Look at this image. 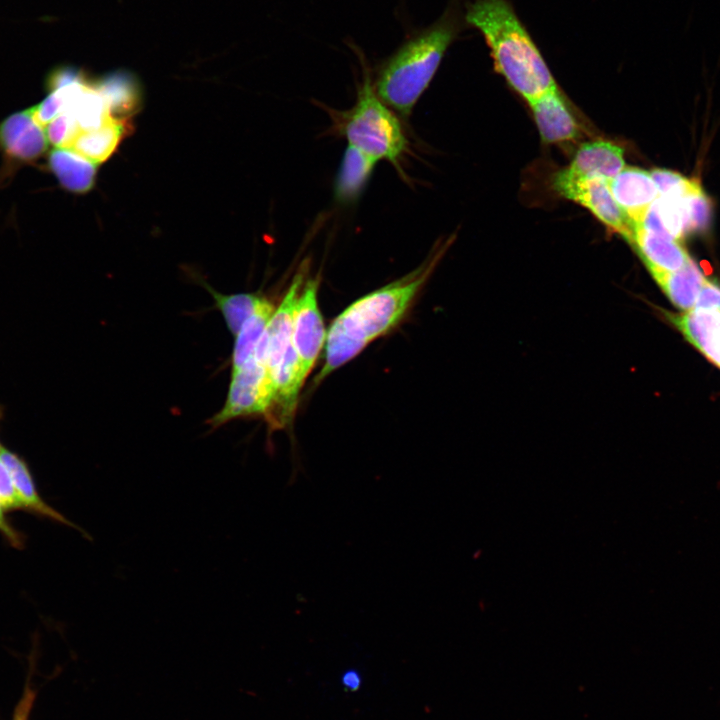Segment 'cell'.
<instances>
[{"label":"cell","instance_id":"4","mask_svg":"<svg viewBox=\"0 0 720 720\" xmlns=\"http://www.w3.org/2000/svg\"><path fill=\"white\" fill-rule=\"evenodd\" d=\"M362 64L356 103L341 114L338 127L348 145L377 161H388L402 173L400 162L409 142L399 119L376 94L369 69Z\"/></svg>","mask_w":720,"mask_h":720},{"label":"cell","instance_id":"17","mask_svg":"<svg viewBox=\"0 0 720 720\" xmlns=\"http://www.w3.org/2000/svg\"><path fill=\"white\" fill-rule=\"evenodd\" d=\"M48 164L61 186L70 192L86 193L95 184L97 164L73 149L54 148Z\"/></svg>","mask_w":720,"mask_h":720},{"label":"cell","instance_id":"16","mask_svg":"<svg viewBox=\"0 0 720 720\" xmlns=\"http://www.w3.org/2000/svg\"><path fill=\"white\" fill-rule=\"evenodd\" d=\"M377 162L374 158L348 145L334 184V195L337 202L348 205L357 201Z\"/></svg>","mask_w":720,"mask_h":720},{"label":"cell","instance_id":"14","mask_svg":"<svg viewBox=\"0 0 720 720\" xmlns=\"http://www.w3.org/2000/svg\"><path fill=\"white\" fill-rule=\"evenodd\" d=\"M668 318L693 346L720 368V310L693 308L682 314H668Z\"/></svg>","mask_w":720,"mask_h":720},{"label":"cell","instance_id":"31","mask_svg":"<svg viewBox=\"0 0 720 720\" xmlns=\"http://www.w3.org/2000/svg\"><path fill=\"white\" fill-rule=\"evenodd\" d=\"M340 681L346 691L356 692L361 688L362 676L357 669L350 668L342 673Z\"/></svg>","mask_w":720,"mask_h":720},{"label":"cell","instance_id":"27","mask_svg":"<svg viewBox=\"0 0 720 720\" xmlns=\"http://www.w3.org/2000/svg\"><path fill=\"white\" fill-rule=\"evenodd\" d=\"M0 503L6 513L24 510L25 507L14 487L10 474L0 460Z\"/></svg>","mask_w":720,"mask_h":720},{"label":"cell","instance_id":"29","mask_svg":"<svg viewBox=\"0 0 720 720\" xmlns=\"http://www.w3.org/2000/svg\"><path fill=\"white\" fill-rule=\"evenodd\" d=\"M36 699V692L27 682L23 695L16 704L12 720H29Z\"/></svg>","mask_w":720,"mask_h":720},{"label":"cell","instance_id":"3","mask_svg":"<svg viewBox=\"0 0 720 720\" xmlns=\"http://www.w3.org/2000/svg\"><path fill=\"white\" fill-rule=\"evenodd\" d=\"M450 11L432 26L403 44L380 68L374 88L378 97L404 117L429 86L442 58L457 34Z\"/></svg>","mask_w":720,"mask_h":720},{"label":"cell","instance_id":"30","mask_svg":"<svg viewBox=\"0 0 720 720\" xmlns=\"http://www.w3.org/2000/svg\"><path fill=\"white\" fill-rule=\"evenodd\" d=\"M6 511L0 503V533L6 541L14 548H22L24 544L23 536L8 521Z\"/></svg>","mask_w":720,"mask_h":720},{"label":"cell","instance_id":"32","mask_svg":"<svg viewBox=\"0 0 720 720\" xmlns=\"http://www.w3.org/2000/svg\"><path fill=\"white\" fill-rule=\"evenodd\" d=\"M1 417H2V409H1V407H0V419H1ZM2 447H3V446H2L1 443H0V450L2 449Z\"/></svg>","mask_w":720,"mask_h":720},{"label":"cell","instance_id":"6","mask_svg":"<svg viewBox=\"0 0 720 720\" xmlns=\"http://www.w3.org/2000/svg\"><path fill=\"white\" fill-rule=\"evenodd\" d=\"M552 186L560 196L588 209L609 230L632 243L636 226L614 199L607 180L573 179L558 172Z\"/></svg>","mask_w":720,"mask_h":720},{"label":"cell","instance_id":"11","mask_svg":"<svg viewBox=\"0 0 720 720\" xmlns=\"http://www.w3.org/2000/svg\"><path fill=\"white\" fill-rule=\"evenodd\" d=\"M653 278L685 267L690 257L679 241L645 230L638 225L631 243Z\"/></svg>","mask_w":720,"mask_h":720},{"label":"cell","instance_id":"9","mask_svg":"<svg viewBox=\"0 0 720 720\" xmlns=\"http://www.w3.org/2000/svg\"><path fill=\"white\" fill-rule=\"evenodd\" d=\"M607 182L621 209L635 226L640 225L659 194L650 172L637 167H624Z\"/></svg>","mask_w":720,"mask_h":720},{"label":"cell","instance_id":"8","mask_svg":"<svg viewBox=\"0 0 720 720\" xmlns=\"http://www.w3.org/2000/svg\"><path fill=\"white\" fill-rule=\"evenodd\" d=\"M43 128L35 121L32 107L13 113L0 123V146L16 160L33 161L49 143Z\"/></svg>","mask_w":720,"mask_h":720},{"label":"cell","instance_id":"25","mask_svg":"<svg viewBox=\"0 0 720 720\" xmlns=\"http://www.w3.org/2000/svg\"><path fill=\"white\" fill-rule=\"evenodd\" d=\"M650 174L660 196L683 198L698 183L666 169H653Z\"/></svg>","mask_w":720,"mask_h":720},{"label":"cell","instance_id":"2","mask_svg":"<svg viewBox=\"0 0 720 720\" xmlns=\"http://www.w3.org/2000/svg\"><path fill=\"white\" fill-rule=\"evenodd\" d=\"M465 20L491 50L495 70L529 104L557 84L540 51L507 0H475Z\"/></svg>","mask_w":720,"mask_h":720},{"label":"cell","instance_id":"13","mask_svg":"<svg viewBox=\"0 0 720 720\" xmlns=\"http://www.w3.org/2000/svg\"><path fill=\"white\" fill-rule=\"evenodd\" d=\"M303 272L300 271L294 276L288 291L280 305L275 309L265 330L267 338V369L271 380L292 341L293 316L303 287L305 274Z\"/></svg>","mask_w":720,"mask_h":720},{"label":"cell","instance_id":"5","mask_svg":"<svg viewBox=\"0 0 720 720\" xmlns=\"http://www.w3.org/2000/svg\"><path fill=\"white\" fill-rule=\"evenodd\" d=\"M273 395V384L266 365L252 356L237 371L231 372L226 401L209 424L217 428L233 419L265 414Z\"/></svg>","mask_w":720,"mask_h":720},{"label":"cell","instance_id":"22","mask_svg":"<svg viewBox=\"0 0 720 720\" xmlns=\"http://www.w3.org/2000/svg\"><path fill=\"white\" fill-rule=\"evenodd\" d=\"M221 312L228 330L236 336L245 321L255 312L264 297L252 293L222 294L205 284Z\"/></svg>","mask_w":720,"mask_h":720},{"label":"cell","instance_id":"18","mask_svg":"<svg viewBox=\"0 0 720 720\" xmlns=\"http://www.w3.org/2000/svg\"><path fill=\"white\" fill-rule=\"evenodd\" d=\"M96 88L108 103L113 117H128L140 108L142 91L134 75L117 71L94 80Z\"/></svg>","mask_w":720,"mask_h":720},{"label":"cell","instance_id":"28","mask_svg":"<svg viewBox=\"0 0 720 720\" xmlns=\"http://www.w3.org/2000/svg\"><path fill=\"white\" fill-rule=\"evenodd\" d=\"M694 308L720 310V286L706 279Z\"/></svg>","mask_w":720,"mask_h":720},{"label":"cell","instance_id":"10","mask_svg":"<svg viewBox=\"0 0 720 720\" xmlns=\"http://www.w3.org/2000/svg\"><path fill=\"white\" fill-rule=\"evenodd\" d=\"M625 167L622 147L604 140H595L582 144L571 163L559 171L573 179L601 178L610 180Z\"/></svg>","mask_w":720,"mask_h":720},{"label":"cell","instance_id":"21","mask_svg":"<svg viewBox=\"0 0 720 720\" xmlns=\"http://www.w3.org/2000/svg\"><path fill=\"white\" fill-rule=\"evenodd\" d=\"M275 306L263 298L255 312L245 321L235 336L232 353V372L240 369L252 356L275 311Z\"/></svg>","mask_w":720,"mask_h":720},{"label":"cell","instance_id":"24","mask_svg":"<svg viewBox=\"0 0 720 720\" xmlns=\"http://www.w3.org/2000/svg\"><path fill=\"white\" fill-rule=\"evenodd\" d=\"M46 127L48 142L55 148H71L81 133V129L69 112L60 114Z\"/></svg>","mask_w":720,"mask_h":720},{"label":"cell","instance_id":"26","mask_svg":"<svg viewBox=\"0 0 720 720\" xmlns=\"http://www.w3.org/2000/svg\"><path fill=\"white\" fill-rule=\"evenodd\" d=\"M66 110V95L62 87L50 90L45 99L32 107L33 117L42 127H46L57 116L66 112Z\"/></svg>","mask_w":720,"mask_h":720},{"label":"cell","instance_id":"12","mask_svg":"<svg viewBox=\"0 0 720 720\" xmlns=\"http://www.w3.org/2000/svg\"><path fill=\"white\" fill-rule=\"evenodd\" d=\"M530 107L543 142L562 143L579 136L578 123L558 88L531 102Z\"/></svg>","mask_w":720,"mask_h":720},{"label":"cell","instance_id":"15","mask_svg":"<svg viewBox=\"0 0 720 720\" xmlns=\"http://www.w3.org/2000/svg\"><path fill=\"white\" fill-rule=\"evenodd\" d=\"M0 460L10 474L17 494L24 504L25 511L72 527L87 536L85 531L42 499L38 492L31 470L27 462L21 456L6 449L5 447H2L0 450Z\"/></svg>","mask_w":720,"mask_h":720},{"label":"cell","instance_id":"1","mask_svg":"<svg viewBox=\"0 0 720 720\" xmlns=\"http://www.w3.org/2000/svg\"><path fill=\"white\" fill-rule=\"evenodd\" d=\"M445 248L440 245L433 249L415 270L358 299L333 320L326 335L325 363L316 382L353 359L402 319Z\"/></svg>","mask_w":720,"mask_h":720},{"label":"cell","instance_id":"7","mask_svg":"<svg viewBox=\"0 0 720 720\" xmlns=\"http://www.w3.org/2000/svg\"><path fill=\"white\" fill-rule=\"evenodd\" d=\"M318 279H309L303 286L293 316L292 345L297 354L300 374L305 381L325 342L326 332L318 308Z\"/></svg>","mask_w":720,"mask_h":720},{"label":"cell","instance_id":"20","mask_svg":"<svg viewBox=\"0 0 720 720\" xmlns=\"http://www.w3.org/2000/svg\"><path fill=\"white\" fill-rule=\"evenodd\" d=\"M670 301L685 311L694 308L706 278L691 260L682 269L654 277Z\"/></svg>","mask_w":720,"mask_h":720},{"label":"cell","instance_id":"23","mask_svg":"<svg viewBox=\"0 0 720 720\" xmlns=\"http://www.w3.org/2000/svg\"><path fill=\"white\" fill-rule=\"evenodd\" d=\"M686 233L705 230L711 219V201L699 183L682 199Z\"/></svg>","mask_w":720,"mask_h":720},{"label":"cell","instance_id":"19","mask_svg":"<svg viewBox=\"0 0 720 720\" xmlns=\"http://www.w3.org/2000/svg\"><path fill=\"white\" fill-rule=\"evenodd\" d=\"M127 128L124 120L111 116L100 128L81 131L70 149L96 164L102 163L116 150Z\"/></svg>","mask_w":720,"mask_h":720}]
</instances>
